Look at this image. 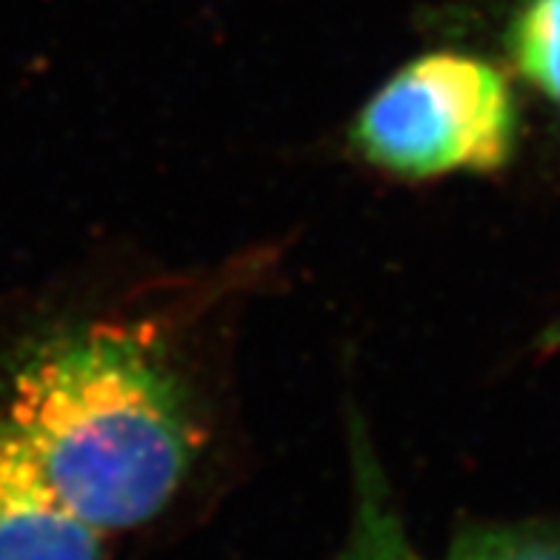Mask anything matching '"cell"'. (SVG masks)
<instances>
[{
    "mask_svg": "<svg viewBox=\"0 0 560 560\" xmlns=\"http://www.w3.org/2000/svg\"><path fill=\"white\" fill-rule=\"evenodd\" d=\"M0 427L46 492L101 535L155 521L200 446L184 386L147 335L118 324L32 347L9 377Z\"/></svg>",
    "mask_w": 560,
    "mask_h": 560,
    "instance_id": "obj_1",
    "label": "cell"
},
{
    "mask_svg": "<svg viewBox=\"0 0 560 560\" xmlns=\"http://www.w3.org/2000/svg\"><path fill=\"white\" fill-rule=\"evenodd\" d=\"M352 147L400 177L503 170L517 147V101L501 69L466 52L406 63L369 97Z\"/></svg>",
    "mask_w": 560,
    "mask_h": 560,
    "instance_id": "obj_2",
    "label": "cell"
},
{
    "mask_svg": "<svg viewBox=\"0 0 560 560\" xmlns=\"http://www.w3.org/2000/svg\"><path fill=\"white\" fill-rule=\"evenodd\" d=\"M0 560H104V535L46 492L0 427Z\"/></svg>",
    "mask_w": 560,
    "mask_h": 560,
    "instance_id": "obj_3",
    "label": "cell"
},
{
    "mask_svg": "<svg viewBox=\"0 0 560 560\" xmlns=\"http://www.w3.org/2000/svg\"><path fill=\"white\" fill-rule=\"evenodd\" d=\"M352 524L335 560H427L412 544L363 420H349Z\"/></svg>",
    "mask_w": 560,
    "mask_h": 560,
    "instance_id": "obj_4",
    "label": "cell"
},
{
    "mask_svg": "<svg viewBox=\"0 0 560 560\" xmlns=\"http://www.w3.org/2000/svg\"><path fill=\"white\" fill-rule=\"evenodd\" d=\"M509 49L521 74L560 115V0H526L509 26Z\"/></svg>",
    "mask_w": 560,
    "mask_h": 560,
    "instance_id": "obj_5",
    "label": "cell"
},
{
    "mask_svg": "<svg viewBox=\"0 0 560 560\" xmlns=\"http://www.w3.org/2000/svg\"><path fill=\"white\" fill-rule=\"evenodd\" d=\"M443 560H560V526L544 521L466 526Z\"/></svg>",
    "mask_w": 560,
    "mask_h": 560,
    "instance_id": "obj_6",
    "label": "cell"
}]
</instances>
